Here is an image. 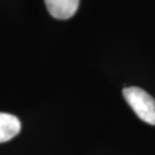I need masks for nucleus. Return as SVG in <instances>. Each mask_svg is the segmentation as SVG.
I'll return each instance as SVG.
<instances>
[{
    "label": "nucleus",
    "mask_w": 155,
    "mask_h": 155,
    "mask_svg": "<svg viewBox=\"0 0 155 155\" xmlns=\"http://www.w3.org/2000/svg\"><path fill=\"white\" fill-rule=\"evenodd\" d=\"M20 131L21 122L16 116L7 113H0V144L13 139Z\"/></svg>",
    "instance_id": "obj_3"
},
{
    "label": "nucleus",
    "mask_w": 155,
    "mask_h": 155,
    "mask_svg": "<svg viewBox=\"0 0 155 155\" xmlns=\"http://www.w3.org/2000/svg\"><path fill=\"white\" fill-rule=\"evenodd\" d=\"M123 97L141 121L155 125V99L150 94L140 87L131 86L123 90Z\"/></svg>",
    "instance_id": "obj_1"
},
{
    "label": "nucleus",
    "mask_w": 155,
    "mask_h": 155,
    "mask_svg": "<svg viewBox=\"0 0 155 155\" xmlns=\"http://www.w3.org/2000/svg\"><path fill=\"white\" fill-rule=\"evenodd\" d=\"M51 16L58 20H68L75 15L79 0H44Z\"/></svg>",
    "instance_id": "obj_2"
}]
</instances>
